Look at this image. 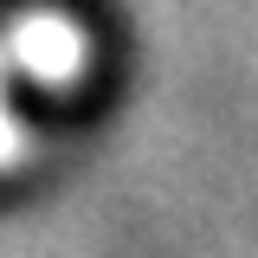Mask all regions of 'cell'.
<instances>
[{
    "label": "cell",
    "instance_id": "cell-1",
    "mask_svg": "<svg viewBox=\"0 0 258 258\" xmlns=\"http://www.w3.org/2000/svg\"><path fill=\"white\" fill-rule=\"evenodd\" d=\"M84 58H91V39L64 13H20L13 32H7V64H20L32 84H45V91L78 84L84 78Z\"/></svg>",
    "mask_w": 258,
    "mask_h": 258
},
{
    "label": "cell",
    "instance_id": "cell-2",
    "mask_svg": "<svg viewBox=\"0 0 258 258\" xmlns=\"http://www.w3.org/2000/svg\"><path fill=\"white\" fill-rule=\"evenodd\" d=\"M20 161H26V129L7 110V45H0V174H13Z\"/></svg>",
    "mask_w": 258,
    "mask_h": 258
}]
</instances>
